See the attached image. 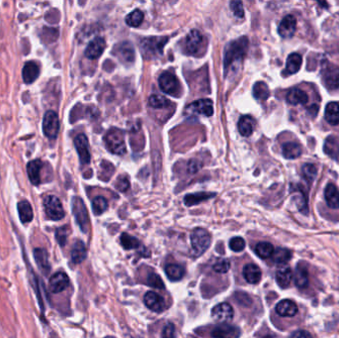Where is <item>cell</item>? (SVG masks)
Segmentation results:
<instances>
[{
	"instance_id": "1",
	"label": "cell",
	"mask_w": 339,
	"mask_h": 338,
	"mask_svg": "<svg viewBox=\"0 0 339 338\" xmlns=\"http://www.w3.org/2000/svg\"><path fill=\"white\" fill-rule=\"evenodd\" d=\"M248 45V39L246 37H242L232 41L226 46L224 53V69L226 71L232 69L243 59L247 52Z\"/></svg>"
},
{
	"instance_id": "2",
	"label": "cell",
	"mask_w": 339,
	"mask_h": 338,
	"mask_svg": "<svg viewBox=\"0 0 339 338\" xmlns=\"http://www.w3.org/2000/svg\"><path fill=\"white\" fill-rule=\"evenodd\" d=\"M107 148L115 155H124L126 153L124 132L118 128H111L105 136Z\"/></svg>"
},
{
	"instance_id": "3",
	"label": "cell",
	"mask_w": 339,
	"mask_h": 338,
	"mask_svg": "<svg viewBox=\"0 0 339 338\" xmlns=\"http://www.w3.org/2000/svg\"><path fill=\"white\" fill-rule=\"evenodd\" d=\"M168 37H150L143 39L140 43L143 56L148 59L161 56L165 45L168 43Z\"/></svg>"
},
{
	"instance_id": "4",
	"label": "cell",
	"mask_w": 339,
	"mask_h": 338,
	"mask_svg": "<svg viewBox=\"0 0 339 338\" xmlns=\"http://www.w3.org/2000/svg\"><path fill=\"white\" fill-rule=\"evenodd\" d=\"M191 243L194 256L199 257L210 248L212 236L210 232L203 228H196L191 234Z\"/></svg>"
},
{
	"instance_id": "5",
	"label": "cell",
	"mask_w": 339,
	"mask_h": 338,
	"mask_svg": "<svg viewBox=\"0 0 339 338\" xmlns=\"http://www.w3.org/2000/svg\"><path fill=\"white\" fill-rule=\"evenodd\" d=\"M71 210L75 221L81 227L82 231L87 233L89 231V219L88 210L84 200L81 197H73L71 200Z\"/></svg>"
},
{
	"instance_id": "6",
	"label": "cell",
	"mask_w": 339,
	"mask_h": 338,
	"mask_svg": "<svg viewBox=\"0 0 339 338\" xmlns=\"http://www.w3.org/2000/svg\"><path fill=\"white\" fill-rule=\"evenodd\" d=\"M44 210L49 219L61 220L65 216L61 200L55 196H48L44 198Z\"/></svg>"
},
{
	"instance_id": "7",
	"label": "cell",
	"mask_w": 339,
	"mask_h": 338,
	"mask_svg": "<svg viewBox=\"0 0 339 338\" xmlns=\"http://www.w3.org/2000/svg\"><path fill=\"white\" fill-rule=\"evenodd\" d=\"M60 130V120L58 114L53 111H47L43 119V132L49 139H56Z\"/></svg>"
},
{
	"instance_id": "8",
	"label": "cell",
	"mask_w": 339,
	"mask_h": 338,
	"mask_svg": "<svg viewBox=\"0 0 339 338\" xmlns=\"http://www.w3.org/2000/svg\"><path fill=\"white\" fill-rule=\"evenodd\" d=\"M159 86L161 90L167 94L175 96H177V94H178L179 85L178 79L174 73L170 71H165L161 74L159 77Z\"/></svg>"
},
{
	"instance_id": "9",
	"label": "cell",
	"mask_w": 339,
	"mask_h": 338,
	"mask_svg": "<svg viewBox=\"0 0 339 338\" xmlns=\"http://www.w3.org/2000/svg\"><path fill=\"white\" fill-rule=\"evenodd\" d=\"M322 77L325 87L330 90L339 88V67L333 64H326L322 69Z\"/></svg>"
},
{
	"instance_id": "10",
	"label": "cell",
	"mask_w": 339,
	"mask_h": 338,
	"mask_svg": "<svg viewBox=\"0 0 339 338\" xmlns=\"http://www.w3.org/2000/svg\"><path fill=\"white\" fill-rule=\"evenodd\" d=\"M187 112L203 116H212L214 114V105L208 98H202L194 101L187 107Z\"/></svg>"
},
{
	"instance_id": "11",
	"label": "cell",
	"mask_w": 339,
	"mask_h": 338,
	"mask_svg": "<svg viewBox=\"0 0 339 338\" xmlns=\"http://www.w3.org/2000/svg\"><path fill=\"white\" fill-rule=\"evenodd\" d=\"M203 36L198 30H192L186 38V51L190 55H197L201 51Z\"/></svg>"
},
{
	"instance_id": "12",
	"label": "cell",
	"mask_w": 339,
	"mask_h": 338,
	"mask_svg": "<svg viewBox=\"0 0 339 338\" xmlns=\"http://www.w3.org/2000/svg\"><path fill=\"white\" fill-rule=\"evenodd\" d=\"M233 308L229 303H221L215 305L212 310V317L214 321L220 323H226L233 319Z\"/></svg>"
},
{
	"instance_id": "13",
	"label": "cell",
	"mask_w": 339,
	"mask_h": 338,
	"mask_svg": "<svg viewBox=\"0 0 339 338\" xmlns=\"http://www.w3.org/2000/svg\"><path fill=\"white\" fill-rule=\"evenodd\" d=\"M74 146L77 151L82 165H88L90 162L89 140L86 135L80 134L74 138Z\"/></svg>"
},
{
	"instance_id": "14",
	"label": "cell",
	"mask_w": 339,
	"mask_h": 338,
	"mask_svg": "<svg viewBox=\"0 0 339 338\" xmlns=\"http://www.w3.org/2000/svg\"><path fill=\"white\" fill-rule=\"evenodd\" d=\"M296 30H297V19L294 15L291 14L283 18L278 27L279 35L284 39L292 38L295 35Z\"/></svg>"
},
{
	"instance_id": "15",
	"label": "cell",
	"mask_w": 339,
	"mask_h": 338,
	"mask_svg": "<svg viewBox=\"0 0 339 338\" xmlns=\"http://www.w3.org/2000/svg\"><path fill=\"white\" fill-rule=\"evenodd\" d=\"M240 333L241 331L237 326L222 323L214 327L212 331V336L214 338H239Z\"/></svg>"
},
{
	"instance_id": "16",
	"label": "cell",
	"mask_w": 339,
	"mask_h": 338,
	"mask_svg": "<svg viewBox=\"0 0 339 338\" xmlns=\"http://www.w3.org/2000/svg\"><path fill=\"white\" fill-rule=\"evenodd\" d=\"M144 303L150 310H152L154 313H162L166 307V303H165L164 299L159 294L152 292V291L148 292L144 296Z\"/></svg>"
},
{
	"instance_id": "17",
	"label": "cell",
	"mask_w": 339,
	"mask_h": 338,
	"mask_svg": "<svg viewBox=\"0 0 339 338\" xmlns=\"http://www.w3.org/2000/svg\"><path fill=\"white\" fill-rule=\"evenodd\" d=\"M70 285V279L67 274L59 272L53 275L49 282V289L54 294H59L65 291Z\"/></svg>"
},
{
	"instance_id": "18",
	"label": "cell",
	"mask_w": 339,
	"mask_h": 338,
	"mask_svg": "<svg viewBox=\"0 0 339 338\" xmlns=\"http://www.w3.org/2000/svg\"><path fill=\"white\" fill-rule=\"evenodd\" d=\"M114 54L119 59V61L124 64H132L135 60L134 49L128 42H123L117 45L115 47Z\"/></svg>"
},
{
	"instance_id": "19",
	"label": "cell",
	"mask_w": 339,
	"mask_h": 338,
	"mask_svg": "<svg viewBox=\"0 0 339 338\" xmlns=\"http://www.w3.org/2000/svg\"><path fill=\"white\" fill-rule=\"evenodd\" d=\"M105 49H106V41L103 40V38L97 37L89 43L85 55L90 60H95L102 55L105 52Z\"/></svg>"
},
{
	"instance_id": "20",
	"label": "cell",
	"mask_w": 339,
	"mask_h": 338,
	"mask_svg": "<svg viewBox=\"0 0 339 338\" xmlns=\"http://www.w3.org/2000/svg\"><path fill=\"white\" fill-rule=\"evenodd\" d=\"M298 311V305L291 300H283L276 305V313L283 318L295 317Z\"/></svg>"
},
{
	"instance_id": "21",
	"label": "cell",
	"mask_w": 339,
	"mask_h": 338,
	"mask_svg": "<svg viewBox=\"0 0 339 338\" xmlns=\"http://www.w3.org/2000/svg\"><path fill=\"white\" fill-rule=\"evenodd\" d=\"M324 196L327 205L330 209H339V191L334 184H328L324 190Z\"/></svg>"
},
{
	"instance_id": "22",
	"label": "cell",
	"mask_w": 339,
	"mask_h": 338,
	"mask_svg": "<svg viewBox=\"0 0 339 338\" xmlns=\"http://www.w3.org/2000/svg\"><path fill=\"white\" fill-rule=\"evenodd\" d=\"M43 167H44L43 162L39 159L28 163L27 173L30 181L34 186H38L41 183V171L43 170Z\"/></svg>"
},
{
	"instance_id": "23",
	"label": "cell",
	"mask_w": 339,
	"mask_h": 338,
	"mask_svg": "<svg viewBox=\"0 0 339 338\" xmlns=\"http://www.w3.org/2000/svg\"><path fill=\"white\" fill-rule=\"evenodd\" d=\"M243 277L249 284H258L262 278L261 269L255 264H247L243 268Z\"/></svg>"
},
{
	"instance_id": "24",
	"label": "cell",
	"mask_w": 339,
	"mask_h": 338,
	"mask_svg": "<svg viewBox=\"0 0 339 338\" xmlns=\"http://www.w3.org/2000/svg\"><path fill=\"white\" fill-rule=\"evenodd\" d=\"M39 73H40L39 66L36 63L34 62L26 63L23 68V71H22V76H23L24 83L27 85L34 83L38 79Z\"/></svg>"
},
{
	"instance_id": "25",
	"label": "cell",
	"mask_w": 339,
	"mask_h": 338,
	"mask_svg": "<svg viewBox=\"0 0 339 338\" xmlns=\"http://www.w3.org/2000/svg\"><path fill=\"white\" fill-rule=\"evenodd\" d=\"M286 101L292 106L305 105L308 101V95L303 89H291L286 94Z\"/></svg>"
},
{
	"instance_id": "26",
	"label": "cell",
	"mask_w": 339,
	"mask_h": 338,
	"mask_svg": "<svg viewBox=\"0 0 339 338\" xmlns=\"http://www.w3.org/2000/svg\"><path fill=\"white\" fill-rule=\"evenodd\" d=\"M303 63V58L300 54H291L286 59V65H285V73L286 75L297 73L300 71Z\"/></svg>"
},
{
	"instance_id": "27",
	"label": "cell",
	"mask_w": 339,
	"mask_h": 338,
	"mask_svg": "<svg viewBox=\"0 0 339 338\" xmlns=\"http://www.w3.org/2000/svg\"><path fill=\"white\" fill-rule=\"evenodd\" d=\"M294 280L299 289H305L308 285V271L303 263L298 264L294 275Z\"/></svg>"
},
{
	"instance_id": "28",
	"label": "cell",
	"mask_w": 339,
	"mask_h": 338,
	"mask_svg": "<svg viewBox=\"0 0 339 338\" xmlns=\"http://www.w3.org/2000/svg\"><path fill=\"white\" fill-rule=\"evenodd\" d=\"M34 257H35L36 263L40 268L41 272L44 273V275H47L51 270L47 251L41 249V248L36 249L34 251Z\"/></svg>"
},
{
	"instance_id": "29",
	"label": "cell",
	"mask_w": 339,
	"mask_h": 338,
	"mask_svg": "<svg viewBox=\"0 0 339 338\" xmlns=\"http://www.w3.org/2000/svg\"><path fill=\"white\" fill-rule=\"evenodd\" d=\"M18 214L22 223H29L33 219V210L28 200H21L18 203Z\"/></svg>"
},
{
	"instance_id": "30",
	"label": "cell",
	"mask_w": 339,
	"mask_h": 338,
	"mask_svg": "<svg viewBox=\"0 0 339 338\" xmlns=\"http://www.w3.org/2000/svg\"><path fill=\"white\" fill-rule=\"evenodd\" d=\"M324 117L328 124L332 126L339 124V105L337 102H329L326 106Z\"/></svg>"
},
{
	"instance_id": "31",
	"label": "cell",
	"mask_w": 339,
	"mask_h": 338,
	"mask_svg": "<svg viewBox=\"0 0 339 338\" xmlns=\"http://www.w3.org/2000/svg\"><path fill=\"white\" fill-rule=\"evenodd\" d=\"M293 272L289 267H281L276 272V281L281 288L285 289L291 285L293 280Z\"/></svg>"
},
{
	"instance_id": "32",
	"label": "cell",
	"mask_w": 339,
	"mask_h": 338,
	"mask_svg": "<svg viewBox=\"0 0 339 338\" xmlns=\"http://www.w3.org/2000/svg\"><path fill=\"white\" fill-rule=\"evenodd\" d=\"M87 258V248L84 242L77 241L71 249V260L74 264H81Z\"/></svg>"
},
{
	"instance_id": "33",
	"label": "cell",
	"mask_w": 339,
	"mask_h": 338,
	"mask_svg": "<svg viewBox=\"0 0 339 338\" xmlns=\"http://www.w3.org/2000/svg\"><path fill=\"white\" fill-rule=\"evenodd\" d=\"M324 152L333 160L339 161V142L335 137H328L324 143Z\"/></svg>"
},
{
	"instance_id": "34",
	"label": "cell",
	"mask_w": 339,
	"mask_h": 338,
	"mask_svg": "<svg viewBox=\"0 0 339 338\" xmlns=\"http://www.w3.org/2000/svg\"><path fill=\"white\" fill-rule=\"evenodd\" d=\"M302 155V147L300 144L288 142L283 145V156L285 159H297Z\"/></svg>"
},
{
	"instance_id": "35",
	"label": "cell",
	"mask_w": 339,
	"mask_h": 338,
	"mask_svg": "<svg viewBox=\"0 0 339 338\" xmlns=\"http://www.w3.org/2000/svg\"><path fill=\"white\" fill-rule=\"evenodd\" d=\"M254 126H255V121L249 115L242 116L238 121V130L240 134L244 137H248L253 133Z\"/></svg>"
},
{
	"instance_id": "36",
	"label": "cell",
	"mask_w": 339,
	"mask_h": 338,
	"mask_svg": "<svg viewBox=\"0 0 339 338\" xmlns=\"http://www.w3.org/2000/svg\"><path fill=\"white\" fill-rule=\"evenodd\" d=\"M165 273L170 281L178 282L184 278L185 269L178 264H169L165 268Z\"/></svg>"
},
{
	"instance_id": "37",
	"label": "cell",
	"mask_w": 339,
	"mask_h": 338,
	"mask_svg": "<svg viewBox=\"0 0 339 338\" xmlns=\"http://www.w3.org/2000/svg\"><path fill=\"white\" fill-rule=\"evenodd\" d=\"M214 196H215V194H212V193H205V192L196 193V194H191V195L185 196L184 201L187 206H193V205L200 203L201 201L207 200Z\"/></svg>"
},
{
	"instance_id": "38",
	"label": "cell",
	"mask_w": 339,
	"mask_h": 338,
	"mask_svg": "<svg viewBox=\"0 0 339 338\" xmlns=\"http://www.w3.org/2000/svg\"><path fill=\"white\" fill-rule=\"evenodd\" d=\"M253 95L256 99L264 101L270 95V90L264 82H258L253 87Z\"/></svg>"
},
{
	"instance_id": "39",
	"label": "cell",
	"mask_w": 339,
	"mask_h": 338,
	"mask_svg": "<svg viewBox=\"0 0 339 338\" xmlns=\"http://www.w3.org/2000/svg\"><path fill=\"white\" fill-rule=\"evenodd\" d=\"M255 251H256V254L260 258L267 259L269 257L273 256L275 249H274V246L269 242H260L256 245Z\"/></svg>"
},
{
	"instance_id": "40",
	"label": "cell",
	"mask_w": 339,
	"mask_h": 338,
	"mask_svg": "<svg viewBox=\"0 0 339 338\" xmlns=\"http://www.w3.org/2000/svg\"><path fill=\"white\" fill-rule=\"evenodd\" d=\"M144 20V13L139 9H135L126 16V23L130 27H138Z\"/></svg>"
},
{
	"instance_id": "41",
	"label": "cell",
	"mask_w": 339,
	"mask_h": 338,
	"mask_svg": "<svg viewBox=\"0 0 339 338\" xmlns=\"http://www.w3.org/2000/svg\"><path fill=\"white\" fill-rule=\"evenodd\" d=\"M171 103L172 102L168 98H166L165 96H162V95L153 94L149 98V106L153 108H157V109L170 107Z\"/></svg>"
},
{
	"instance_id": "42",
	"label": "cell",
	"mask_w": 339,
	"mask_h": 338,
	"mask_svg": "<svg viewBox=\"0 0 339 338\" xmlns=\"http://www.w3.org/2000/svg\"><path fill=\"white\" fill-rule=\"evenodd\" d=\"M274 261L278 264H285L289 262L292 258V252L290 250L285 249V248H278L274 251L273 254Z\"/></svg>"
},
{
	"instance_id": "43",
	"label": "cell",
	"mask_w": 339,
	"mask_h": 338,
	"mask_svg": "<svg viewBox=\"0 0 339 338\" xmlns=\"http://www.w3.org/2000/svg\"><path fill=\"white\" fill-rule=\"evenodd\" d=\"M108 207V202L103 196H97L92 200V211L95 215L103 214Z\"/></svg>"
},
{
	"instance_id": "44",
	"label": "cell",
	"mask_w": 339,
	"mask_h": 338,
	"mask_svg": "<svg viewBox=\"0 0 339 338\" xmlns=\"http://www.w3.org/2000/svg\"><path fill=\"white\" fill-rule=\"evenodd\" d=\"M121 245L126 250L137 249L140 246L139 240L133 236L128 235L127 233H123L120 237Z\"/></svg>"
},
{
	"instance_id": "45",
	"label": "cell",
	"mask_w": 339,
	"mask_h": 338,
	"mask_svg": "<svg viewBox=\"0 0 339 338\" xmlns=\"http://www.w3.org/2000/svg\"><path fill=\"white\" fill-rule=\"evenodd\" d=\"M69 233H70V228L67 225L63 226V227H60V228L57 229V231H56V239H57L58 243L62 247L66 245Z\"/></svg>"
},
{
	"instance_id": "46",
	"label": "cell",
	"mask_w": 339,
	"mask_h": 338,
	"mask_svg": "<svg viewBox=\"0 0 339 338\" xmlns=\"http://www.w3.org/2000/svg\"><path fill=\"white\" fill-rule=\"evenodd\" d=\"M317 167L314 164H304L303 167V177L309 181H312L314 178L317 177Z\"/></svg>"
},
{
	"instance_id": "47",
	"label": "cell",
	"mask_w": 339,
	"mask_h": 338,
	"mask_svg": "<svg viewBox=\"0 0 339 338\" xmlns=\"http://www.w3.org/2000/svg\"><path fill=\"white\" fill-rule=\"evenodd\" d=\"M229 269H230V262L228 259H225V258L217 260L214 265V271L217 273H220V274L227 273L229 271Z\"/></svg>"
},
{
	"instance_id": "48",
	"label": "cell",
	"mask_w": 339,
	"mask_h": 338,
	"mask_svg": "<svg viewBox=\"0 0 339 338\" xmlns=\"http://www.w3.org/2000/svg\"><path fill=\"white\" fill-rule=\"evenodd\" d=\"M246 243L242 237H234L229 241V247L234 252H241L245 249Z\"/></svg>"
},
{
	"instance_id": "49",
	"label": "cell",
	"mask_w": 339,
	"mask_h": 338,
	"mask_svg": "<svg viewBox=\"0 0 339 338\" xmlns=\"http://www.w3.org/2000/svg\"><path fill=\"white\" fill-rule=\"evenodd\" d=\"M147 284L154 289H164L165 288V285H164L160 276L155 273L149 275V277L147 279Z\"/></svg>"
},
{
	"instance_id": "50",
	"label": "cell",
	"mask_w": 339,
	"mask_h": 338,
	"mask_svg": "<svg viewBox=\"0 0 339 338\" xmlns=\"http://www.w3.org/2000/svg\"><path fill=\"white\" fill-rule=\"evenodd\" d=\"M230 8L232 12L236 17L242 18L244 16V9L243 4L240 1H232L230 2Z\"/></svg>"
},
{
	"instance_id": "51",
	"label": "cell",
	"mask_w": 339,
	"mask_h": 338,
	"mask_svg": "<svg viewBox=\"0 0 339 338\" xmlns=\"http://www.w3.org/2000/svg\"><path fill=\"white\" fill-rule=\"evenodd\" d=\"M130 187V183L129 179L125 176H121L117 178L116 183H115V188L119 191V192H126Z\"/></svg>"
},
{
	"instance_id": "52",
	"label": "cell",
	"mask_w": 339,
	"mask_h": 338,
	"mask_svg": "<svg viewBox=\"0 0 339 338\" xmlns=\"http://www.w3.org/2000/svg\"><path fill=\"white\" fill-rule=\"evenodd\" d=\"M163 338H175L176 327L173 323H168L163 329Z\"/></svg>"
},
{
	"instance_id": "53",
	"label": "cell",
	"mask_w": 339,
	"mask_h": 338,
	"mask_svg": "<svg viewBox=\"0 0 339 338\" xmlns=\"http://www.w3.org/2000/svg\"><path fill=\"white\" fill-rule=\"evenodd\" d=\"M55 34L58 35L57 30L50 29V28H44V32L42 33L41 37H42L43 40H46L49 43V42H53L54 40L51 38V35L55 36Z\"/></svg>"
},
{
	"instance_id": "54",
	"label": "cell",
	"mask_w": 339,
	"mask_h": 338,
	"mask_svg": "<svg viewBox=\"0 0 339 338\" xmlns=\"http://www.w3.org/2000/svg\"><path fill=\"white\" fill-rule=\"evenodd\" d=\"M290 338H314L311 334L305 330H298L295 331Z\"/></svg>"
},
{
	"instance_id": "55",
	"label": "cell",
	"mask_w": 339,
	"mask_h": 338,
	"mask_svg": "<svg viewBox=\"0 0 339 338\" xmlns=\"http://www.w3.org/2000/svg\"><path fill=\"white\" fill-rule=\"evenodd\" d=\"M200 167H201L200 163H198L196 160H192L189 164V170H190L191 173H196L200 169Z\"/></svg>"
},
{
	"instance_id": "56",
	"label": "cell",
	"mask_w": 339,
	"mask_h": 338,
	"mask_svg": "<svg viewBox=\"0 0 339 338\" xmlns=\"http://www.w3.org/2000/svg\"><path fill=\"white\" fill-rule=\"evenodd\" d=\"M263 338H277V336L275 334H267V335L263 336Z\"/></svg>"
},
{
	"instance_id": "57",
	"label": "cell",
	"mask_w": 339,
	"mask_h": 338,
	"mask_svg": "<svg viewBox=\"0 0 339 338\" xmlns=\"http://www.w3.org/2000/svg\"><path fill=\"white\" fill-rule=\"evenodd\" d=\"M105 338H115V337H113V336H107V337Z\"/></svg>"
}]
</instances>
